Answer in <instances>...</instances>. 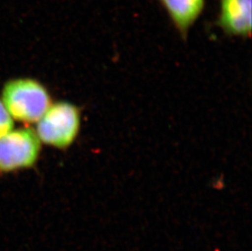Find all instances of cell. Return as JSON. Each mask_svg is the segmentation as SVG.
Masks as SVG:
<instances>
[{"instance_id":"cell-3","label":"cell","mask_w":252,"mask_h":251,"mask_svg":"<svg viewBox=\"0 0 252 251\" xmlns=\"http://www.w3.org/2000/svg\"><path fill=\"white\" fill-rule=\"evenodd\" d=\"M41 141L32 128L12 129L0 138V174L31 168L38 161Z\"/></svg>"},{"instance_id":"cell-1","label":"cell","mask_w":252,"mask_h":251,"mask_svg":"<svg viewBox=\"0 0 252 251\" xmlns=\"http://www.w3.org/2000/svg\"><path fill=\"white\" fill-rule=\"evenodd\" d=\"M2 104L12 119L22 124H36L52 104L48 89L39 81L18 78L5 83Z\"/></svg>"},{"instance_id":"cell-4","label":"cell","mask_w":252,"mask_h":251,"mask_svg":"<svg viewBox=\"0 0 252 251\" xmlns=\"http://www.w3.org/2000/svg\"><path fill=\"white\" fill-rule=\"evenodd\" d=\"M252 21V0H220L217 24L226 34L250 37Z\"/></svg>"},{"instance_id":"cell-5","label":"cell","mask_w":252,"mask_h":251,"mask_svg":"<svg viewBox=\"0 0 252 251\" xmlns=\"http://www.w3.org/2000/svg\"><path fill=\"white\" fill-rule=\"evenodd\" d=\"M167 11L169 17L186 39L189 31L204 10L206 0H158Z\"/></svg>"},{"instance_id":"cell-2","label":"cell","mask_w":252,"mask_h":251,"mask_svg":"<svg viewBox=\"0 0 252 251\" xmlns=\"http://www.w3.org/2000/svg\"><path fill=\"white\" fill-rule=\"evenodd\" d=\"M35 132L41 142L58 150L69 149L81 127V109L68 101L52 103L38 120Z\"/></svg>"},{"instance_id":"cell-6","label":"cell","mask_w":252,"mask_h":251,"mask_svg":"<svg viewBox=\"0 0 252 251\" xmlns=\"http://www.w3.org/2000/svg\"><path fill=\"white\" fill-rule=\"evenodd\" d=\"M14 129V123L0 99V138Z\"/></svg>"}]
</instances>
